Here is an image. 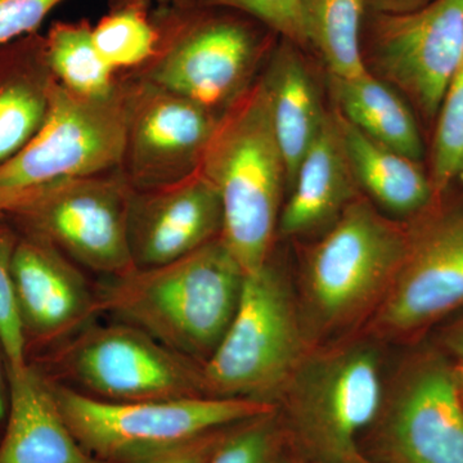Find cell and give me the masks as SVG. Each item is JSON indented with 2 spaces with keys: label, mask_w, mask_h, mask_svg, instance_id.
Listing matches in <instances>:
<instances>
[{
  "label": "cell",
  "mask_w": 463,
  "mask_h": 463,
  "mask_svg": "<svg viewBox=\"0 0 463 463\" xmlns=\"http://www.w3.org/2000/svg\"><path fill=\"white\" fill-rule=\"evenodd\" d=\"M245 277L219 236L172 263L103 277L96 292L100 315L203 364L230 327Z\"/></svg>",
  "instance_id": "cell-1"
},
{
  "label": "cell",
  "mask_w": 463,
  "mask_h": 463,
  "mask_svg": "<svg viewBox=\"0 0 463 463\" xmlns=\"http://www.w3.org/2000/svg\"><path fill=\"white\" fill-rule=\"evenodd\" d=\"M199 173L221 199L225 245L246 276L258 272L268 263L286 179L263 79L219 116Z\"/></svg>",
  "instance_id": "cell-2"
},
{
  "label": "cell",
  "mask_w": 463,
  "mask_h": 463,
  "mask_svg": "<svg viewBox=\"0 0 463 463\" xmlns=\"http://www.w3.org/2000/svg\"><path fill=\"white\" fill-rule=\"evenodd\" d=\"M125 139L123 81L109 96L88 99L52 79L42 127L0 165V215L56 185L120 170Z\"/></svg>",
  "instance_id": "cell-3"
},
{
  "label": "cell",
  "mask_w": 463,
  "mask_h": 463,
  "mask_svg": "<svg viewBox=\"0 0 463 463\" xmlns=\"http://www.w3.org/2000/svg\"><path fill=\"white\" fill-rule=\"evenodd\" d=\"M29 364L47 379L111 403L209 397L203 364L127 323H91Z\"/></svg>",
  "instance_id": "cell-4"
},
{
  "label": "cell",
  "mask_w": 463,
  "mask_h": 463,
  "mask_svg": "<svg viewBox=\"0 0 463 463\" xmlns=\"http://www.w3.org/2000/svg\"><path fill=\"white\" fill-rule=\"evenodd\" d=\"M47 380L70 430L87 452L105 463L132 462L274 412L272 403L234 398L111 403Z\"/></svg>",
  "instance_id": "cell-5"
},
{
  "label": "cell",
  "mask_w": 463,
  "mask_h": 463,
  "mask_svg": "<svg viewBox=\"0 0 463 463\" xmlns=\"http://www.w3.org/2000/svg\"><path fill=\"white\" fill-rule=\"evenodd\" d=\"M298 352L300 336L288 286L267 263L245 277L230 327L203 364L207 395L272 403Z\"/></svg>",
  "instance_id": "cell-6"
},
{
  "label": "cell",
  "mask_w": 463,
  "mask_h": 463,
  "mask_svg": "<svg viewBox=\"0 0 463 463\" xmlns=\"http://www.w3.org/2000/svg\"><path fill=\"white\" fill-rule=\"evenodd\" d=\"M132 194L120 169L56 185L7 215L79 267L123 276L136 268L129 245Z\"/></svg>",
  "instance_id": "cell-7"
},
{
  "label": "cell",
  "mask_w": 463,
  "mask_h": 463,
  "mask_svg": "<svg viewBox=\"0 0 463 463\" xmlns=\"http://www.w3.org/2000/svg\"><path fill=\"white\" fill-rule=\"evenodd\" d=\"M410 233L386 221L367 201L347 203L309 261L310 297L327 321H340L394 281Z\"/></svg>",
  "instance_id": "cell-8"
},
{
  "label": "cell",
  "mask_w": 463,
  "mask_h": 463,
  "mask_svg": "<svg viewBox=\"0 0 463 463\" xmlns=\"http://www.w3.org/2000/svg\"><path fill=\"white\" fill-rule=\"evenodd\" d=\"M123 83L127 139L121 172L134 190L166 187L199 172L221 115L141 76Z\"/></svg>",
  "instance_id": "cell-9"
},
{
  "label": "cell",
  "mask_w": 463,
  "mask_h": 463,
  "mask_svg": "<svg viewBox=\"0 0 463 463\" xmlns=\"http://www.w3.org/2000/svg\"><path fill=\"white\" fill-rule=\"evenodd\" d=\"M374 66L429 123L463 56V0H431L402 14H373Z\"/></svg>",
  "instance_id": "cell-10"
},
{
  "label": "cell",
  "mask_w": 463,
  "mask_h": 463,
  "mask_svg": "<svg viewBox=\"0 0 463 463\" xmlns=\"http://www.w3.org/2000/svg\"><path fill=\"white\" fill-rule=\"evenodd\" d=\"M257 52V38L245 23L199 18L161 42L141 78L210 111L227 109L250 87Z\"/></svg>",
  "instance_id": "cell-11"
},
{
  "label": "cell",
  "mask_w": 463,
  "mask_h": 463,
  "mask_svg": "<svg viewBox=\"0 0 463 463\" xmlns=\"http://www.w3.org/2000/svg\"><path fill=\"white\" fill-rule=\"evenodd\" d=\"M79 268L41 237L18 239L12 277L27 359L71 339L100 316L96 288Z\"/></svg>",
  "instance_id": "cell-12"
},
{
  "label": "cell",
  "mask_w": 463,
  "mask_h": 463,
  "mask_svg": "<svg viewBox=\"0 0 463 463\" xmlns=\"http://www.w3.org/2000/svg\"><path fill=\"white\" fill-rule=\"evenodd\" d=\"M463 306V212L437 213L410 233L379 321L412 332Z\"/></svg>",
  "instance_id": "cell-13"
},
{
  "label": "cell",
  "mask_w": 463,
  "mask_h": 463,
  "mask_svg": "<svg viewBox=\"0 0 463 463\" xmlns=\"http://www.w3.org/2000/svg\"><path fill=\"white\" fill-rule=\"evenodd\" d=\"M386 443L392 463H463V401L452 365L422 358L395 399Z\"/></svg>",
  "instance_id": "cell-14"
},
{
  "label": "cell",
  "mask_w": 463,
  "mask_h": 463,
  "mask_svg": "<svg viewBox=\"0 0 463 463\" xmlns=\"http://www.w3.org/2000/svg\"><path fill=\"white\" fill-rule=\"evenodd\" d=\"M218 192L199 172L181 182L137 191L129 209V245L136 268L172 263L222 236Z\"/></svg>",
  "instance_id": "cell-15"
},
{
  "label": "cell",
  "mask_w": 463,
  "mask_h": 463,
  "mask_svg": "<svg viewBox=\"0 0 463 463\" xmlns=\"http://www.w3.org/2000/svg\"><path fill=\"white\" fill-rule=\"evenodd\" d=\"M383 402L376 359L371 353H346L315 376L303 398L300 421L307 438L336 462L355 457L356 438L373 422Z\"/></svg>",
  "instance_id": "cell-16"
},
{
  "label": "cell",
  "mask_w": 463,
  "mask_h": 463,
  "mask_svg": "<svg viewBox=\"0 0 463 463\" xmlns=\"http://www.w3.org/2000/svg\"><path fill=\"white\" fill-rule=\"evenodd\" d=\"M8 379L0 463H105L87 452L70 430L47 377L35 365L8 370Z\"/></svg>",
  "instance_id": "cell-17"
},
{
  "label": "cell",
  "mask_w": 463,
  "mask_h": 463,
  "mask_svg": "<svg viewBox=\"0 0 463 463\" xmlns=\"http://www.w3.org/2000/svg\"><path fill=\"white\" fill-rule=\"evenodd\" d=\"M354 182L334 116L327 115L298 166L279 228L297 234L321 224L349 201Z\"/></svg>",
  "instance_id": "cell-18"
},
{
  "label": "cell",
  "mask_w": 463,
  "mask_h": 463,
  "mask_svg": "<svg viewBox=\"0 0 463 463\" xmlns=\"http://www.w3.org/2000/svg\"><path fill=\"white\" fill-rule=\"evenodd\" d=\"M347 163L374 200L399 214L422 212L435 200L428 175L419 161L374 141L341 114L334 115Z\"/></svg>",
  "instance_id": "cell-19"
},
{
  "label": "cell",
  "mask_w": 463,
  "mask_h": 463,
  "mask_svg": "<svg viewBox=\"0 0 463 463\" xmlns=\"http://www.w3.org/2000/svg\"><path fill=\"white\" fill-rule=\"evenodd\" d=\"M269 100L274 136L286 167V181L294 184L301 160L313 145L327 114L303 61L288 45L273 58L263 78Z\"/></svg>",
  "instance_id": "cell-20"
},
{
  "label": "cell",
  "mask_w": 463,
  "mask_h": 463,
  "mask_svg": "<svg viewBox=\"0 0 463 463\" xmlns=\"http://www.w3.org/2000/svg\"><path fill=\"white\" fill-rule=\"evenodd\" d=\"M340 114L374 141L421 163L423 141L407 103L370 72L361 78L331 76Z\"/></svg>",
  "instance_id": "cell-21"
},
{
  "label": "cell",
  "mask_w": 463,
  "mask_h": 463,
  "mask_svg": "<svg viewBox=\"0 0 463 463\" xmlns=\"http://www.w3.org/2000/svg\"><path fill=\"white\" fill-rule=\"evenodd\" d=\"M364 9V0H303L306 41L335 78L356 79L370 72L361 47Z\"/></svg>",
  "instance_id": "cell-22"
},
{
  "label": "cell",
  "mask_w": 463,
  "mask_h": 463,
  "mask_svg": "<svg viewBox=\"0 0 463 463\" xmlns=\"http://www.w3.org/2000/svg\"><path fill=\"white\" fill-rule=\"evenodd\" d=\"M87 21L56 23L43 39L52 76L71 93L88 99L109 96L118 87L116 72L102 60Z\"/></svg>",
  "instance_id": "cell-23"
},
{
  "label": "cell",
  "mask_w": 463,
  "mask_h": 463,
  "mask_svg": "<svg viewBox=\"0 0 463 463\" xmlns=\"http://www.w3.org/2000/svg\"><path fill=\"white\" fill-rule=\"evenodd\" d=\"M91 36L99 56L116 74L121 70L147 66L161 44L160 33L146 14L142 3L136 2L100 18L91 27Z\"/></svg>",
  "instance_id": "cell-24"
},
{
  "label": "cell",
  "mask_w": 463,
  "mask_h": 463,
  "mask_svg": "<svg viewBox=\"0 0 463 463\" xmlns=\"http://www.w3.org/2000/svg\"><path fill=\"white\" fill-rule=\"evenodd\" d=\"M52 76L18 75L0 84V165L25 147L44 121Z\"/></svg>",
  "instance_id": "cell-25"
},
{
  "label": "cell",
  "mask_w": 463,
  "mask_h": 463,
  "mask_svg": "<svg viewBox=\"0 0 463 463\" xmlns=\"http://www.w3.org/2000/svg\"><path fill=\"white\" fill-rule=\"evenodd\" d=\"M463 160V56L448 84L435 120L430 182L435 199L457 178Z\"/></svg>",
  "instance_id": "cell-26"
},
{
  "label": "cell",
  "mask_w": 463,
  "mask_h": 463,
  "mask_svg": "<svg viewBox=\"0 0 463 463\" xmlns=\"http://www.w3.org/2000/svg\"><path fill=\"white\" fill-rule=\"evenodd\" d=\"M18 239L20 236L16 232L0 221V344L7 358L8 370H21L29 364L12 277V263Z\"/></svg>",
  "instance_id": "cell-27"
},
{
  "label": "cell",
  "mask_w": 463,
  "mask_h": 463,
  "mask_svg": "<svg viewBox=\"0 0 463 463\" xmlns=\"http://www.w3.org/2000/svg\"><path fill=\"white\" fill-rule=\"evenodd\" d=\"M272 414L237 425L207 463H274L277 434Z\"/></svg>",
  "instance_id": "cell-28"
},
{
  "label": "cell",
  "mask_w": 463,
  "mask_h": 463,
  "mask_svg": "<svg viewBox=\"0 0 463 463\" xmlns=\"http://www.w3.org/2000/svg\"><path fill=\"white\" fill-rule=\"evenodd\" d=\"M206 7L230 8L260 21L294 44H307L303 0H201Z\"/></svg>",
  "instance_id": "cell-29"
},
{
  "label": "cell",
  "mask_w": 463,
  "mask_h": 463,
  "mask_svg": "<svg viewBox=\"0 0 463 463\" xmlns=\"http://www.w3.org/2000/svg\"><path fill=\"white\" fill-rule=\"evenodd\" d=\"M63 0H0V45L30 35Z\"/></svg>",
  "instance_id": "cell-30"
},
{
  "label": "cell",
  "mask_w": 463,
  "mask_h": 463,
  "mask_svg": "<svg viewBox=\"0 0 463 463\" xmlns=\"http://www.w3.org/2000/svg\"><path fill=\"white\" fill-rule=\"evenodd\" d=\"M232 428L233 426L206 432L191 440L128 463H207L230 434Z\"/></svg>",
  "instance_id": "cell-31"
},
{
  "label": "cell",
  "mask_w": 463,
  "mask_h": 463,
  "mask_svg": "<svg viewBox=\"0 0 463 463\" xmlns=\"http://www.w3.org/2000/svg\"><path fill=\"white\" fill-rule=\"evenodd\" d=\"M431 0H364V7L373 14H402L416 11Z\"/></svg>",
  "instance_id": "cell-32"
},
{
  "label": "cell",
  "mask_w": 463,
  "mask_h": 463,
  "mask_svg": "<svg viewBox=\"0 0 463 463\" xmlns=\"http://www.w3.org/2000/svg\"><path fill=\"white\" fill-rule=\"evenodd\" d=\"M9 404L8 364L5 350L0 344V425L5 422Z\"/></svg>",
  "instance_id": "cell-33"
},
{
  "label": "cell",
  "mask_w": 463,
  "mask_h": 463,
  "mask_svg": "<svg viewBox=\"0 0 463 463\" xmlns=\"http://www.w3.org/2000/svg\"><path fill=\"white\" fill-rule=\"evenodd\" d=\"M450 347L453 352L457 353V355L463 356V321L456 326L455 330L450 332L449 339H448Z\"/></svg>",
  "instance_id": "cell-34"
},
{
  "label": "cell",
  "mask_w": 463,
  "mask_h": 463,
  "mask_svg": "<svg viewBox=\"0 0 463 463\" xmlns=\"http://www.w3.org/2000/svg\"><path fill=\"white\" fill-rule=\"evenodd\" d=\"M453 376H455L457 389L463 401V356H458V361L452 365Z\"/></svg>",
  "instance_id": "cell-35"
},
{
  "label": "cell",
  "mask_w": 463,
  "mask_h": 463,
  "mask_svg": "<svg viewBox=\"0 0 463 463\" xmlns=\"http://www.w3.org/2000/svg\"><path fill=\"white\" fill-rule=\"evenodd\" d=\"M457 179L462 183L463 185V160L461 163V166H459L458 173H457Z\"/></svg>",
  "instance_id": "cell-36"
},
{
  "label": "cell",
  "mask_w": 463,
  "mask_h": 463,
  "mask_svg": "<svg viewBox=\"0 0 463 463\" xmlns=\"http://www.w3.org/2000/svg\"><path fill=\"white\" fill-rule=\"evenodd\" d=\"M129 2L143 3L145 0H129Z\"/></svg>",
  "instance_id": "cell-37"
}]
</instances>
